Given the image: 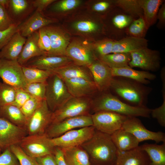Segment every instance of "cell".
<instances>
[{
  "label": "cell",
  "mask_w": 165,
  "mask_h": 165,
  "mask_svg": "<svg viewBox=\"0 0 165 165\" xmlns=\"http://www.w3.org/2000/svg\"><path fill=\"white\" fill-rule=\"evenodd\" d=\"M0 165H20L19 161L9 148L3 151L0 155Z\"/></svg>",
  "instance_id": "c3c4849f"
},
{
  "label": "cell",
  "mask_w": 165,
  "mask_h": 165,
  "mask_svg": "<svg viewBox=\"0 0 165 165\" xmlns=\"http://www.w3.org/2000/svg\"><path fill=\"white\" fill-rule=\"evenodd\" d=\"M27 135L25 129L0 118V147L2 151L13 145H18Z\"/></svg>",
  "instance_id": "2e32d148"
},
{
  "label": "cell",
  "mask_w": 165,
  "mask_h": 165,
  "mask_svg": "<svg viewBox=\"0 0 165 165\" xmlns=\"http://www.w3.org/2000/svg\"><path fill=\"white\" fill-rule=\"evenodd\" d=\"M9 0H0V5L6 8H8Z\"/></svg>",
  "instance_id": "6f0895ef"
},
{
  "label": "cell",
  "mask_w": 165,
  "mask_h": 165,
  "mask_svg": "<svg viewBox=\"0 0 165 165\" xmlns=\"http://www.w3.org/2000/svg\"><path fill=\"white\" fill-rule=\"evenodd\" d=\"M162 92L163 102L160 107L152 109L150 116L157 120L159 124L163 127H165V88H162Z\"/></svg>",
  "instance_id": "bcb514c9"
},
{
  "label": "cell",
  "mask_w": 165,
  "mask_h": 165,
  "mask_svg": "<svg viewBox=\"0 0 165 165\" xmlns=\"http://www.w3.org/2000/svg\"><path fill=\"white\" fill-rule=\"evenodd\" d=\"M46 81L27 83L24 89L31 96L41 100H45Z\"/></svg>",
  "instance_id": "60d3db41"
},
{
  "label": "cell",
  "mask_w": 165,
  "mask_h": 165,
  "mask_svg": "<svg viewBox=\"0 0 165 165\" xmlns=\"http://www.w3.org/2000/svg\"><path fill=\"white\" fill-rule=\"evenodd\" d=\"M17 31V25L15 23L7 30L0 31V51Z\"/></svg>",
  "instance_id": "f907efd6"
},
{
  "label": "cell",
  "mask_w": 165,
  "mask_h": 165,
  "mask_svg": "<svg viewBox=\"0 0 165 165\" xmlns=\"http://www.w3.org/2000/svg\"><path fill=\"white\" fill-rule=\"evenodd\" d=\"M72 97L64 80L53 73L46 80L45 94V100L50 109L54 112Z\"/></svg>",
  "instance_id": "5b68a950"
},
{
  "label": "cell",
  "mask_w": 165,
  "mask_h": 165,
  "mask_svg": "<svg viewBox=\"0 0 165 165\" xmlns=\"http://www.w3.org/2000/svg\"><path fill=\"white\" fill-rule=\"evenodd\" d=\"M122 128L133 134L139 143L148 140L154 141L156 143L165 142L164 132L148 130L137 117H129L123 123Z\"/></svg>",
  "instance_id": "9a60e30c"
},
{
  "label": "cell",
  "mask_w": 165,
  "mask_h": 165,
  "mask_svg": "<svg viewBox=\"0 0 165 165\" xmlns=\"http://www.w3.org/2000/svg\"><path fill=\"white\" fill-rule=\"evenodd\" d=\"M14 24L7 9L0 5V31L7 30Z\"/></svg>",
  "instance_id": "681fc988"
},
{
  "label": "cell",
  "mask_w": 165,
  "mask_h": 165,
  "mask_svg": "<svg viewBox=\"0 0 165 165\" xmlns=\"http://www.w3.org/2000/svg\"><path fill=\"white\" fill-rule=\"evenodd\" d=\"M53 112L50 109L45 100L27 120L26 130L28 135L45 134L51 123Z\"/></svg>",
  "instance_id": "5bb4252c"
},
{
  "label": "cell",
  "mask_w": 165,
  "mask_h": 165,
  "mask_svg": "<svg viewBox=\"0 0 165 165\" xmlns=\"http://www.w3.org/2000/svg\"><path fill=\"white\" fill-rule=\"evenodd\" d=\"M51 71L63 80L79 77L94 82L91 73L87 67L79 66L73 63Z\"/></svg>",
  "instance_id": "484cf974"
},
{
  "label": "cell",
  "mask_w": 165,
  "mask_h": 165,
  "mask_svg": "<svg viewBox=\"0 0 165 165\" xmlns=\"http://www.w3.org/2000/svg\"><path fill=\"white\" fill-rule=\"evenodd\" d=\"M2 151L1 148L0 147V155L1 154V151Z\"/></svg>",
  "instance_id": "680465c9"
},
{
  "label": "cell",
  "mask_w": 165,
  "mask_h": 165,
  "mask_svg": "<svg viewBox=\"0 0 165 165\" xmlns=\"http://www.w3.org/2000/svg\"><path fill=\"white\" fill-rule=\"evenodd\" d=\"M116 6L135 19L143 15L140 0H115Z\"/></svg>",
  "instance_id": "e575fe53"
},
{
  "label": "cell",
  "mask_w": 165,
  "mask_h": 165,
  "mask_svg": "<svg viewBox=\"0 0 165 165\" xmlns=\"http://www.w3.org/2000/svg\"><path fill=\"white\" fill-rule=\"evenodd\" d=\"M9 148L17 158L20 165H38L35 158L27 155L18 145H13Z\"/></svg>",
  "instance_id": "ee69618b"
},
{
  "label": "cell",
  "mask_w": 165,
  "mask_h": 165,
  "mask_svg": "<svg viewBox=\"0 0 165 165\" xmlns=\"http://www.w3.org/2000/svg\"><path fill=\"white\" fill-rule=\"evenodd\" d=\"M43 100L31 97L20 108L27 120L38 108Z\"/></svg>",
  "instance_id": "f6af8a7d"
},
{
  "label": "cell",
  "mask_w": 165,
  "mask_h": 165,
  "mask_svg": "<svg viewBox=\"0 0 165 165\" xmlns=\"http://www.w3.org/2000/svg\"><path fill=\"white\" fill-rule=\"evenodd\" d=\"M114 40L108 38L101 39L93 44L94 53L98 58L112 53Z\"/></svg>",
  "instance_id": "b9f144b4"
},
{
  "label": "cell",
  "mask_w": 165,
  "mask_h": 165,
  "mask_svg": "<svg viewBox=\"0 0 165 165\" xmlns=\"http://www.w3.org/2000/svg\"><path fill=\"white\" fill-rule=\"evenodd\" d=\"M88 154L90 165H114L118 149L110 135L95 129L92 137L80 146Z\"/></svg>",
  "instance_id": "7a4b0ae2"
},
{
  "label": "cell",
  "mask_w": 165,
  "mask_h": 165,
  "mask_svg": "<svg viewBox=\"0 0 165 165\" xmlns=\"http://www.w3.org/2000/svg\"><path fill=\"white\" fill-rule=\"evenodd\" d=\"M98 59L112 69L119 68L129 66L131 57L130 53H113Z\"/></svg>",
  "instance_id": "836d02e7"
},
{
  "label": "cell",
  "mask_w": 165,
  "mask_h": 165,
  "mask_svg": "<svg viewBox=\"0 0 165 165\" xmlns=\"http://www.w3.org/2000/svg\"><path fill=\"white\" fill-rule=\"evenodd\" d=\"M158 21L157 27L159 29H164L165 26V3H163L160 8L157 15V20Z\"/></svg>",
  "instance_id": "11a10c76"
},
{
  "label": "cell",
  "mask_w": 165,
  "mask_h": 165,
  "mask_svg": "<svg viewBox=\"0 0 165 165\" xmlns=\"http://www.w3.org/2000/svg\"><path fill=\"white\" fill-rule=\"evenodd\" d=\"M73 28L77 32L83 34H94L101 36L104 34L102 18L97 16L93 20H82L72 24Z\"/></svg>",
  "instance_id": "f1b7e54d"
},
{
  "label": "cell",
  "mask_w": 165,
  "mask_h": 165,
  "mask_svg": "<svg viewBox=\"0 0 165 165\" xmlns=\"http://www.w3.org/2000/svg\"><path fill=\"white\" fill-rule=\"evenodd\" d=\"M55 0H35L31 1L32 6L36 10L42 12L48 6L56 2Z\"/></svg>",
  "instance_id": "db71d44e"
},
{
  "label": "cell",
  "mask_w": 165,
  "mask_h": 165,
  "mask_svg": "<svg viewBox=\"0 0 165 165\" xmlns=\"http://www.w3.org/2000/svg\"><path fill=\"white\" fill-rule=\"evenodd\" d=\"M24 75L27 83L46 81L53 74L50 71L22 66Z\"/></svg>",
  "instance_id": "d590c367"
},
{
  "label": "cell",
  "mask_w": 165,
  "mask_h": 165,
  "mask_svg": "<svg viewBox=\"0 0 165 165\" xmlns=\"http://www.w3.org/2000/svg\"><path fill=\"white\" fill-rule=\"evenodd\" d=\"M32 6L31 1L26 0H9L7 10L10 16L18 17L25 13Z\"/></svg>",
  "instance_id": "74e56055"
},
{
  "label": "cell",
  "mask_w": 165,
  "mask_h": 165,
  "mask_svg": "<svg viewBox=\"0 0 165 165\" xmlns=\"http://www.w3.org/2000/svg\"><path fill=\"white\" fill-rule=\"evenodd\" d=\"M110 92L123 102L137 107L146 106L152 87L130 79L114 76L109 89Z\"/></svg>",
  "instance_id": "6da1fadb"
},
{
  "label": "cell",
  "mask_w": 165,
  "mask_h": 165,
  "mask_svg": "<svg viewBox=\"0 0 165 165\" xmlns=\"http://www.w3.org/2000/svg\"><path fill=\"white\" fill-rule=\"evenodd\" d=\"M95 130L93 126L77 128L51 140L55 147L61 148L80 146L92 137Z\"/></svg>",
  "instance_id": "7c38bea8"
},
{
  "label": "cell",
  "mask_w": 165,
  "mask_h": 165,
  "mask_svg": "<svg viewBox=\"0 0 165 165\" xmlns=\"http://www.w3.org/2000/svg\"><path fill=\"white\" fill-rule=\"evenodd\" d=\"M149 28L143 16L134 19L128 26L127 31V36L144 38Z\"/></svg>",
  "instance_id": "8d00e7d4"
},
{
  "label": "cell",
  "mask_w": 165,
  "mask_h": 165,
  "mask_svg": "<svg viewBox=\"0 0 165 165\" xmlns=\"http://www.w3.org/2000/svg\"><path fill=\"white\" fill-rule=\"evenodd\" d=\"M148 40L128 36L118 41H115L112 53H130L141 49L148 47Z\"/></svg>",
  "instance_id": "d4e9b609"
},
{
  "label": "cell",
  "mask_w": 165,
  "mask_h": 165,
  "mask_svg": "<svg viewBox=\"0 0 165 165\" xmlns=\"http://www.w3.org/2000/svg\"><path fill=\"white\" fill-rule=\"evenodd\" d=\"M56 20L48 17L41 12H35L25 21L17 26L18 31L24 37H27L35 32L50 24Z\"/></svg>",
  "instance_id": "44dd1931"
},
{
  "label": "cell",
  "mask_w": 165,
  "mask_h": 165,
  "mask_svg": "<svg viewBox=\"0 0 165 165\" xmlns=\"http://www.w3.org/2000/svg\"><path fill=\"white\" fill-rule=\"evenodd\" d=\"M38 165H57L54 154H49L35 158Z\"/></svg>",
  "instance_id": "f5cc1de1"
},
{
  "label": "cell",
  "mask_w": 165,
  "mask_h": 165,
  "mask_svg": "<svg viewBox=\"0 0 165 165\" xmlns=\"http://www.w3.org/2000/svg\"><path fill=\"white\" fill-rule=\"evenodd\" d=\"M38 31H37L28 36L22 51L17 60L22 66L25 65L31 59L44 55L38 45Z\"/></svg>",
  "instance_id": "603a6c76"
},
{
  "label": "cell",
  "mask_w": 165,
  "mask_h": 165,
  "mask_svg": "<svg viewBox=\"0 0 165 165\" xmlns=\"http://www.w3.org/2000/svg\"><path fill=\"white\" fill-rule=\"evenodd\" d=\"M87 67L98 91L108 90L113 77L112 68L98 59Z\"/></svg>",
  "instance_id": "ac0fdd59"
},
{
  "label": "cell",
  "mask_w": 165,
  "mask_h": 165,
  "mask_svg": "<svg viewBox=\"0 0 165 165\" xmlns=\"http://www.w3.org/2000/svg\"><path fill=\"white\" fill-rule=\"evenodd\" d=\"M92 100L91 97H72L53 112L51 124L68 118L90 115Z\"/></svg>",
  "instance_id": "8992f818"
},
{
  "label": "cell",
  "mask_w": 165,
  "mask_h": 165,
  "mask_svg": "<svg viewBox=\"0 0 165 165\" xmlns=\"http://www.w3.org/2000/svg\"><path fill=\"white\" fill-rule=\"evenodd\" d=\"M26 40L17 31L0 51V59L17 61Z\"/></svg>",
  "instance_id": "cb8c5ba5"
},
{
  "label": "cell",
  "mask_w": 165,
  "mask_h": 165,
  "mask_svg": "<svg viewBox=\"0 0 165 165\" xmlns=\"http://www.w3.org/2000/svg\"><path fill=\"white\" fill-rule=\"evenodd\" d=\"M54 155L57 165H67L61 148L56 147Z\"/></svg>",
  "instance_id": "9f6ffc18"
},
{
  "label": "cell",
  "mask_w": 165,
  "mask_h": 165,
  "mask_svg": "<svg viewBox=\"0 0 165 165\" xmlns=\"http://www.w3.org/2000/svg\"><path fill=\"white\" fill-rule=\"evenodd\" d=\"M38 46L41 50L44 53V55H47L51 49V42L48 35L43 28L39 29Z\"/></svg>",
  "instance_id": "7dc6e473"
},
{
  "label": "cell",
  "mask_w": 165,
  "mask_h": 165,
  "mask_svg": "<svg viewBox=\"0 0 165 165\" xmlns=\"http://www.w3.org/2000/svg\"><path fill=\"white\" fill-rule=\"evenodd\" d=\"M91 126H93L91 114L81 116L50 124L45 134L49 138H53L73 129Z\"/></svg>",
  "instance_id": "4fadbf2b"
},
{
  "label": "cell",
  "mask_w": 165,
  "mask_h": 165,
  "mask_svg": "<svg viewBox=\"0 0 165 165\" xmlns=\"http://www.w3.org/2000/svg\"><path fill=\"white\" fill-rule=\"evenodd\" d=\"M163 0H140L142 9L143 16L148 28L156 23L157 15Z\"/></svg>",
  "instance_id": "1f68e13d"
},
{
  "label": "cell",
  "mask_w": 165,
  "mask_h": 165,
  "mask_svg": "<svg viewBox=\"0 0 165 165\" xmlns=\"http://www.w3.org/2000/svg\"><path fill=\"white\" fill-rule=\"evenodd\" d=\"M131 60L129 66L144 71L155 72L160 68L161 58L159 51L146 47L130 53Z\"/></svg>",
  "instance_id": "30bf717a"
},
{
  "label": "cell",
  "mask_w": 165,
  "mask_h": 165,
  "mask_svg": "<svg viewBox=\"0 0 165 165\" xmlns=\"http://www.w3.org/2000/svg\"><path fill=\"white\" fill-rule=\"evenodd\" d=\"M66 56L74 64L87 67L98 59L94 50L93 44L78 39L70 42L66 50Z\"/></svg>",
  "instance_id": "ba28073f"
},
{
  "label": "cell",
  "mask_w": 165,
  "mask_h": 165,
  "mask_svg": "<svg viewBox=\"0 0 165 165\" xmlns=\"http://www.w3.org/2000/svg\"><path fill=\"white\" fill-rule=\"evenodd\" d=\"M18 145L27 155L35 158L54 154L56 148L52 143L51 138L45 134L27 135Z\"/></svg>",
  "instance_id": "52a82bcc"
},
{
  "label": "cell",
  "mask_w": 165,
  "mask_h": 165,
  "mask_svg": "<svg viewBox=\"0 0 165 165\" xmlns=\"http://www.w3.org/2000/svg\"><path fill=\"white\" fill-rule=\"evenodd\" d=\"M92 98L91 111L115 112L130 117L149 118L152 109L147 106L134 107L123 102L112 94L109 90L98 91Z\"/></svg>",
  "instance_id": "3957f363"
},
{
  "label": "cell",
  "mask_w": 165,
  "mask_h": 165,
  "mask_svg": "<svg viewBox=\"0 0 165 165\" xmlns=\"http://www.w3.org/2000/svg\"><path fill=\"white\" fill-rule=\"evenodd\" d=\"M91 116L95 129L110 135L122 128L123 123L129 117L108 111L95 112L91 114Z\"/></svg>",
  "instance_id": "9c48e42d"
},
{
  "label": "cell",
  "mask_w": 165,
  "mask_h": 165,
  "mask_svg": "<svg viewBox=\"0 0 165 165\" xmlns=\"http://www.w3.org/2000/svg\"><path fill=\"white\" fill-rule=\"evenodd\" d=\"M0 77L15 88L24 89L27 84L21 65L17 61L0 59Z\"/></svg>",
  "instance_id": "8fae6325"
},
{
  "label": "cell",
  "mask_w": 165,
  "mask_h": 165,
  "mask_svg": "<svg viewBox=\"0 0 165 165\" xmlns=\"http://www.w3.org/2000/svg\"><path fill=\"white\" fill-rule=\"evenodd\" d=\"M80 0H62L57 1L51 7L52 11L61 13L73 10L78 6L81 3Z\"/></svg>",
  "instance_id": "7bdbcfd3"
},
{
  "label": "cell",
  "mask_w": 165,
  "mask_h": 165,
  "mask_svg": "<svg viewBox=\"0 0 165 165\" xmlns=\"http://www.w3.org/2000/svg\"><path fill=\"white\" fill-rule=\"evenodd\" d=\"M0 118L26 130L27 119L20 108L13 105L0 107Z\"/></svg>",
  "instance_id": "4dcf8cb0"
},
{
  "label": "cell",
  "mask_w": 165,
  "mask_h": 165,
  "mask_svg": "<svg viewBox=\"0 0 165 165\" xmlns=\"http://www.w3.org/2000/svg\"><path fill=\"white\" fill-rule=\"evenodd\" d=\"M113 76H121L130 79L143 84L150 83V80H154L156 75L145 71L135 70L129 66L125 67L112 69Z\"/></svg>",
  "instance_id": "4316f807"
},
{
  "label": "cell",
  "mask_w": 165,
  "mask_h": 165,
  "mask_svg": "<svg viewBox=\"0 0 165 165\" xmlns=\"http://www.w3.org/2000/svg\"><path fill=\"white\" fill-rule=\"evenodd\" d=\"M73 63L66 56L43 55L31 59L23 66L51 71Z\"/></svg>",
  "instance_id": "d6986e66"
},
{
  "label": "cell",
  "mask_w": 165,
  "mask_h": 165,
  "mask_svg": "<svg viewBox=\"0 0 165 165\" xmlns=\"http://www.w3.org/2000/svg\"><path fill=\"white\" fill-rule=\"evenodd\" d=\"M117 149L120 151L130 150L138 147L139 142L130 133L122 128L110 135Z\"/></svg>",
  "instance_id": "83f0119b"
},
{
  "label": "cell",
  "mask_w": 165,
  "mask_h": 165,
  "mask_svg": "<svg viewBox=\"0 0 165 165\" xmlns=\"http://www.w3.org/2000/svg\"><path fill=\"white\" fill-rule=\"evenodd\" d=\"M116 7L115 0H102L95 2L92 6L96 15L103 18Z\"/></svg>",
  "instance_id": "ab89813d"
},
{
  "label": "cell",
  "mask_w": 165,
  "mask_h": 165,
  "mask_svg": "<svg viewBox=\"0 0 165 165\" xmlns=\"http://www.w3.org/2000/svg\"><path fill=\"white\" fill-rule=\"evenodd\" d=\"M31 97L24 89H16L14 100L12 105L20 108Z\"/></svg>",
  "instance_id": "816d5d0a"
},
{
  "label": "cell",
  "mask_w": 165,
  "mask_h": 165,
  "mask_svg": "<svg viewBox=\"0 0 165 165\" xmlns=\"http://www.w3.org/2000/svg\"><path fill=\"white\" fill-rule=\"evenodd\" d=\"M43 28L51 42V49L47 56H66V50L70 42L68 35L57 26L49 25Z\"/></svg>",
  "instance_id": "e0dca14e"
},
{
  "label": "cell",
  "mask_w": 165,
  "mask_h": 165,
  "mask_svg": "<svg viewBox=\"0 0 165 165\" xmlns=\"http://www.w3.org/2000/svg\"><path fill=\"white\" fill-rule=\"evenodd\" d=\"M16 89L0 82V107L12 104L14 101Z\"/></svg>",
  "instance_id": "f35d334b"
},
{
  "label": "cell",
  "mask_w": 165,
  "mask_h": 165,
  "mask_svg": "<svg viewBox=\"0 0 165 165\" xmlns=\"http://www.w3.org/2000/svg\"><path fill=\"white\" fill-rule=\"evenodd\" d=\"M102 19L107 21L106 22L103 21L104 35H108V38L114 41L128 36L127 29L135 19L116 6Z\"/></svg>",
  "instance_id": "277c9868"
},
{
  "label": "cell",
  "mask_w": 165,
  "mask_h": 165,
  "mask_svg": "<svg viewBox=\"0 0 165 165\" xmlns=\"http://www.w3.org/2000/svg\"><path fill=\"white\" fill-rule=\"evenodd\" d=\"M61 148L67 165H90L88 154L80 146Z\"/></svg>",
  "instance_id": "f546056e"
},
{
  "label": "cell",
  "mask_w": 165,
  "mask_h": 165,
  "mask_svg": "<svg viewBox=\"0 0 165 165\" xmlns=\"http://www.w3.org/2000/svg\"><path fill=\"white\" fill-rule=\"evenodd\" d=\"M63 80L69 92L73 97H91L98 91L94 82L82 78Z\"/></svg>",
  "instance_id": "ffe728a7"
},
{
  "label": "cell",
  "mask_w": 165,
  "mask_h": 165,
  "mask_svg": "<svg viewBox=\"0 0 165 165\" xmlns=\"http://www.w3.org/2000/svg\"><path fill=\"white\" fill-rule=\"evenodd\" d=\"M150 161L146 152L140 146L125 151L118 150L117 159L114 165H150Z\"/></svg>",
  "instance_id": "7402d4cb"
},
{
  "label": "cell",
  "mask_w": 165,
  "mask_h": 165,
  "mask_svg": "<svg viewBox=\"0 0 165 165\" xmlns=\"http://www.w3.org/2000/svg\"><path fill=\"white\" fill-rule=\"evenodd\" d=\"M140 146L148 155L150 165H165V142L161 145L146 143Z\"/></svg>",
  "instance_id": "d6a6232c"
}]
</instances>
